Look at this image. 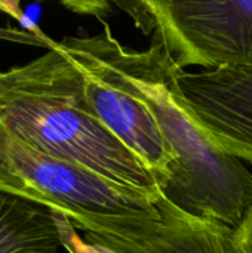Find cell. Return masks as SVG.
I'll use <instances>...</instances> for the list:
<instances>
[{
    "label": "cell",
    "instance_id": "1",
    "mask_svg": "<svg viewBox=\"0 0 252 253\" xmlns=\"http://www.w3.org/2000/svg\"><path fill=\"white\" fill-rule=\"evenodd\" d=\"M0 122L45 154L160 196L149 168L89 111L80 70L59 42L42 56L0 71Z\"/></svg>",
    "mask_w": 252,
    "mask_h": 253
},
{
    "label": "cell",
    "instance_id": "2",
    "mask_svg": "<svg viewBox=\"0 0 252 253\" xmlns=\"http://www.w3.org/2000/svg\"><path fill=\"white\" fill-rule=\"evenodd\" d=\"M111 55L126 80L153 113L174 157L160 194L180 211L235 230L252 208V173L208 133L189 107L180 84L183 73L163 47L122 46L113 36Z\"/></svg>",
    "mask_w": 252,
    "mask_h": 253
},
{
    "label": "cell",
    "instance_id": "3",
    "mask_svg": "<svg viewBox=\"0 0 252 253\" xmlns=\"http://www.w3.org/2000/svg\"><path fill=\"white\" fill-rule=\"evenodd\" d=\"M0 191L65 216L74 228L117 234L159 219L154 197L80 165L45 154L0 122Z\"/></svg>",
    "mask_w": 252,
    "mask_h": 253
},
{
    "label": "cell",
    "instance_id": "4",
    "mask_svg": "<svg viewBox=\"0 0 252 253\" xmlns=\"http://www.w3.org/2000/svg\"><path fill=\"white\" fill-rule=\"evenodd\" d=\"M177 68L252 65V0H116Z\"/></svg>",
    "mask_w": 252,
    "mask_h": 253
},
{
    "label": "cell",
    "instance_id": "5",
    "mask_svg": "<svg viewBox=\"0 0 252 253\" xmlns=\"http://www.w3.org/2000/svg\"><path fill=\"white\" fill-rule=\"evenodd\" d=\"M107 24L88 37H64L59 44L80 70L89 111L153 173L159 191L171 176L174 157L146 101L116 64Z\"/></svg>",
    "mask_w": 252,
    "mask_h": 253
},
{
    "label": "cell",
    "instance_id": "6",
    "mask_svg": "<svg viewBox=\"0 0 252 253\" xmlns=\"http://www.w3.org/2000/svg\"><path fill=\"white\" fill-rule=\"evenodd\" d=\"M178 84L215 142L241 162L252 163V65L183 71Z\"/></svg>",
    "mask_w": 252,
    "mask_h": 253
},
{
    "label": "cell",
    "instance_id": "7",
    "mask_svg": "<svg viewBox=\"0 0 252 253\" xmlns=\"http://www.w3.org/2000/svg\"><path fill=\"white\" fill-rule=\"evenodd\" d=\"M159 219L117 234H86L105 253H239L233 230L221 222L189 215L163 196L156 200Z\"/></svg>",
    "mask_w": 252,
    "mask_h": 253
},
{
    "label": "cell",
    "instance_id": "8",
    "mask_svg": "<svg viewBox=\"0 0 252 253\" xmlns=\"http://www.w3.org/2000/svg\"><path fill=\"white\" fill-rule=\"evenodd\" d=\"M61 246L58 213L0 191V253H56Z\"/></svg>",
    "mask_w": 252,
    "mask_h": 253
},
{
    "label": "cell",
    "instance_id": "9",
    "mask_svg": "<svg viewBox=\"0 0 252 253\" xmlns=\"http://www.w3.org/2000/svg\"><path fill=\"white\" fill-rule=\"evenodd\" d=\"M233 240L239 253H252V208L233 230Z\"/></svg>",
    "mask_w": 252,
    "mask_h": 253
},
{
    "label": "cell",
    "instance_id": "10",
    "mask_svg": "<svg viewBox=\"0 0 252 253\" xmlns=\"http://www.w3.org/2000/svg\"><path fill=\"white\" fill-rule=\"evenodd\" d=\"M62 4L76 13H86V15H94L97 18H101L102 15L110 13V4H113V3H108V1H64Z\"/></svg>",
    "mask_w": 252,
    "mask_h": 253
},
{
    "label": "cell",
    "instance_id": "11",
    "mask_svg": "<svg viewBox=\"0 0 252 253\" xmlns=\"http://www.w3.org/2000/svg\"><path fill=\"white\" fill-rule=\"evenodd\" d=\"M0 37L3 39H12V40H16V42H25V43H31V44H40L43 47H53L55 44V40L52 39H40V37H36L30 33H18V31H13V30H0Z\"/></svg>",
    "mask_w": 252,
    "mask_h": 253
}]
</instances>
